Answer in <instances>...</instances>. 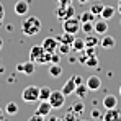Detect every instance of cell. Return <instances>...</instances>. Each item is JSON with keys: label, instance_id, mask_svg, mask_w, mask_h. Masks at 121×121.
Here are the masks:
<instances>
[{"label": "cell", "instance_id": "1", "mask_svg": "<svg viewBox=\"0 0 121 121\" xmlns=\"http://www.w3.org/2000/svg\"><path fill=\"white\" fill-rule=\"evenodd\" d=\"M21 31L26 35V36H35L41 31V20L38 17L31 15V17H26L23 23H21Z\"/></svg>", "mask_w": 121, "mask_h": 121}, {"label": "cell", "instance_id": "2", "mask_svg": "<svg viewBox=\"0 0 121 121\" xmlns=\"http://www.w3.org/2000/svg\"><path fill=\"white\" fill-rule=\"evenodd\" d=\"M80 25H82V21H80V18H77V17H70V18L62 21L64 31H65V33H72V35H77V33L80 31Z\"/></svg>", "mask_w": 121, "mask_h": 121}, {"label": "cell", "instance_id": "3", "mask_svg": "<svg viewBox=\"0 0 121 121\" xmlns=\"http://www.w3.org/2000/svg\"><path fill=\"white\" fill-rule=\"evenodd\" d=\"M70 17H75V8H74V5H59L57 8H56V18L59 21H64L67 20V18H70Z\"/></svg>", "mask_w": 121, "mask_h": 121}, {"label": "cell", "instance_id": "4", "mask_svg": "<svg viewBox=\"0 0 121 121\" xmlns=\"http://www.w3.org/2000/svg\"><path fill=\"white\" fill-rule=\"evenodd\" d=\"M49 103H51L52 110H60L65 103V95L60 90H52L49 95Z\"/></svg>", "mask_w": 121, "mask_h": 121}, {"label": "cell", "instance_id": "5", "mask_svg": "<svg viewBox=\"0 0 121 121\" xmlns=\"http://www.w3.org/2000/svg\"><path fill=\"white\" fill-rule=\"evenodd\" d=\"M21 98L28 103L31 101H38L39 100V87H35V85H28L23 92H21Z\"/></svg>", "mask_w": 121, "mask_h": 121}, {"label": "cell", "instance_id": "6", "mask_svg": "<svg viewBox=\"0 0 121 121\" xmlns=\"http://www.w3.org/2000/svg\"><path fill=\"white\" fill-rule=\"evenodd\" d=\"M35 67H36V62L35 60H28V62H20L17 64V70L21 72V74H26V75H31L35 74Z\"/></svg>", "mask_w": 121, "mask_h": 121}, {"label": "cell", "instance_id": "7", "mask_svg": "<svg viewBox=\"0 0 121 121\" xmlns=\"http://www.w3.org/2000/svg\"><path fill=\"white\" fill-rule=\"evenodd\" d=\"M41 46L44 48L46 52H56L57 46H59V41L56 39V38H44L43 43H41Z\"/></svg>", "mask_w": 121, "mask_h": 121}, {"label": "cell", "instance_id": "8", "mask_svg": "<svg viewBox=\"0 0 121 121\" xmlns=\"http://www.w3.org/2000/svg\"><path fill=\"white\" fill-rule=\"evenodd\" d=\"M13 10H15V13H17L18 17L26 15V13H28V10H30V2H28V0H18V2H15Z\"/></svg>", "mask_w": 121, "mask_h": 121}, {"label": "cell", "instance_id": "9", "mask_svg": "<svg viewBox=\"0 0 121 121\" xmlns=\"http://www.w3.org/2000/svg\"><path fill=\"white\" fill-rule=\"evenodd\" d=\"M93 31L97 35H106V31H108V20H103L101 17H98V20H95V23H93Z\"/></svg>", "mask_w": 121, "mask_h": 121}, {"label": "cell", "instance_id": "10", "mask_svg": "<svg viewBox=\"0 0 121 121\" xmlns=\"http://www.w3.org/2000/svg\"><path fill=\"white\" fill-rule=\"evenodd\" d=\"M75 87H77V83L74 80V75L72 77H69L67 82L62 85V88H60V92L65 95V97H69V95H74V92H75Z\"/></svg>", "mask_w": 121, "mask_h": 121}, {"label": "cell", "instance_id": "11", "mask_svg": "<svg viewBox=\"0 0 121 121\" xmlns=\"http://www.w3.org/2000/svg\"><path fill=\"white\" fill-rule=\"evenodd\" d=\"M103 120L105 121H121V111L118 108H108L103 113Z\"/></svg>", "mask_w": 121, "mask_h": 121}, {"label": "cell", "instance_id": "12", "mask_svg": "<svg viewBox=\"0 0 121 121\" xmlns=\"http://www.w3.org/2000/svg\"><path fill=\"white\" fill-rule=\"evenodd\" d=\"M85 83H87V87H88V90H90V92H95V90H100L101 79L98 77V75H90V77L85 80Z\"/></svg>", "mask_w": 121, "mask_h": 121}, {"label": "cell", "instance_id": "13", "mask_svg": "<svg viewBox=\"0 0 121 121\" xmlns=\"http://www.w3.org/2000/svg\"><path fill=\"white\" fill-rule=\"evenodd\" d=\"M51 110H52V106H51L49 100H39L38 110H36L39 115H43L44 118H48V116H49V113H51Z\"/></svg>", "mask_w": 121, "mask_h": 121}, {"label": "cell", "instance_id": "14", "mask_svg": "<svg viewBox=\"0 0 121 121\" xmlns=\"http://www.w3.org/2000/svg\"><path fill=\"white\" fill-rule=\"evenodd\" d=\"M100 46L103 49H113L116 46V39L113 36H108V35H103V38L100 39Z\"/></svg>", "mask_w": 121, "mask_h": 121}, {"label": "cell", "instance_id": "15", "mask_svg": "<svg viewBox=\"0 0 121 121\" xmlns=\"http://www.w3.org/2000/svg\"><path fill=\"white\" fill-rule=\"evenodd\" d=\"M44 52H46V51H44V48H43L41 44H36V46H31V49H30V59L36 62V59H38L39 56H43Z\"/></svg>", "mask_w": 121, "mask_h": 121}, {"label": "cell", "instance_id": "16", "mask_svg": "<svg viewBox=\"0 0 121 121\" xmlns=\"http://www.w3.org/2000/svg\"><path fill=\"white\" fill-rule=\"evenodd\" d=\"M103 103V108H116L118 106V98L115 97V95H105V98L101 100Z\"/></svg>", "mask_w": 121, "mask_h": 121}, {"label": "cell", "instance_id": "17", "mask_svg": "<svg viewBox=\"0 0 121 121\" xmlns=\"http://www.w3.org/2000/svg\"><path fill=\"white\" fill-rule=\"evenodd\" d=\"M115 12H116V10H115L111 5H105L103 10H101V13H100V17L103 20H111V18L115 17Z\"/></svg>", "mask_w": 121, "mask_h": 121}, {"label": "cell", "instance_id": "18", "mask_svg": "<svg viewBox=\"0 0 121 121\" xmlns=\"http://www.w3.org/2000/svg\"><path fill=\"white\" fill-rule=\"evenodd\" d=\"M88 87H87V83L83 82V83H80V85H77L75 87V92H74V95H77L79 98H85L87 95H88Z\"/></svg>", "mask_w": 121, "mask_h": 121}, {"label": "cell", "instance_id": "19", "mask_svg": "<svg viewBox=\"0 0 121 121\" xmlns=\"http://www.w3.org/2000/svg\"><path fill=\"white\" fill-rule=\"evenodd\" d=\"M70 46H72V51L82 52V51L85 49V39H82V38H75V39H74V43H72Z\"/></svg>", "mask_w": 121, "mask_h": 121}, {"label": "cell", "instance_id": "20", "mask_svg": "<svg viewBox=\"0 0 121 121\" xmlns=\"http://www.w3.org/2000/svg\"><path fill=\"white\" fill-rule=\"evenodd\" d=\"M18 113V105L15 103V101H10V103H7V106H5V115H8V116H13V115H17Z\"/></svg>", "mask_w": 121, "mask_h": 121}, {"label": "cell", "instance_id": "21", "mask_svg": "<svg viewBox=\"0 0 121 121\" xmlns=\"http://www.w3.org/2000/svg\"><path fill=\"white\" fill-rule=\"evenodd\" d=\"M57 51H59L60 56H67V54L72 51V46H70V44H67V43H59V46H57Z\"/></svg>", "mask_w": 121, "mask_h": 121}, {"label": "cell", "instance_id": "22", "mask_svg": "<svg viewBox=\"0 0 121 121\" xmlns=\"http://www.w3.org/2000/svg\"><path fill=\"white\" fill-rule=\"evenodd\" d=\"M49 74H51V77H60L62 75V67H60L59 64H52L51 67H49Z\"/></svg>", "mask_w": 121, "mask_h": 121}, {"label": "cell", "instance_id": "23", "mask_svg": "<svg viewBox=\"0 0 121 121\" xmlns=\"http://www.w3.org/2000/svg\"><path fill=\"white\" fill-rule=\"evenodd\" d=\"M100 44V39L97 36H87L85 38V48H97Z\"/></svg>", "mask_w": 121, "mask_h": 121}, {"label": "cell", "instance_id": "24", "mask_svg": "<svg viewBox=\"0 0 121 121\" xmlns=\"http://www.w3.org/2000/svg\"><path fill=\"white\" fill-rule=\"evenodd\" d=\"M74 39H75V35H72V33H65V31H64V35H62L60 38H57L59 43H67V44H72Z\"/></svg>", "mask_w": 121, "mask_h": 121}, {"label": "cell", "instance_id": "25", "mask_svg": "<svg viewBox=\"0 0 121 121\" xmlns=\"http://www.w3.org/2000/svg\"><path fill=\"white\" fill-rule=\"evenodd\" d=\"M79 18H80V21H95L97 18H98V17H97L95 13H92V12L88 10V12H83L80 17H79Z\"/></svg>", "mask_w": 121, "mask_h": 121}, {"label": "cell", "instance_id": "26", "mask_svg": "<svg viewBox=\"0 0 121 121\" xmlns=\"http://www.w3.org/2000/svg\"><path fill=\"white\" fill-rule=\"evenodd\" d=\"M93 23L95 21H82V25H80V31H83V33H92L93 31Z\"/></svg>", "mask_w": 121, "mask_h": 121}, {"label": "cell", "instance_id": "27", "mask_svg": "<svg viewBox=\"0 0 121 121\" xmlns=\"http://www.w3.org/2000/svg\"><path fill=\"white\" fill-rule=\"evenodd\" d=\"M103 7H105V5H103L101 2H95V3H92V7H90V12H92V13H95L97 17H100Z\"/></svg>", "mask_w": 121, "mask_h": 121}, {"label": "cell", "instance_id": "28", "mask_svg": "<svg viewBox=\"0 0 121 121\" xmlns=\"http://www.w3.org/2000/svg\"><path fill=\"white\" fill-rule=\"evenodd\" d=\"M51 88L49 87H39V100H49V95H51Z\"/></svg>", "mask_w": 121, "mask_h": 121}, {"label": "cell", "instance_id": "29", "mask_svg": "<svg viewBox=\"0 0 121 121\" xmlns=\"http://www.w3.org/2000/svg\"><path fill=\"white\" fill-rule=\"evenodd\" d=\"M83 108H85V106H83V103H82V101H77V103H74V105H72L70 111H74L77 116H80L82 113H83Z\"/></svg>", "mask_w": 121, "mask_h": 121}, {"label": "cell", "instance_id": "30", "mask_svg": "<svg viewBox=\"0 0 121 121\" xmlns=\"http://www.w3.org/2000/svg\"><path fill=\"white\" fill-rule=\"evenodd\" d=\"M51 54H52V52H44L43 56H39V57L36 59V64H49V62H51Z\"/></svg>", "mask_w": 121, "mask_h": 121}, {"label": "cell", "instance_id": "31", "mask_svg": "<svg viewBox=\"0 0 121 121\" xmlns=\"http://www.w3.org/2000/svg\"><path fill=\"white\" fill-rule=\"evenodd\" d=\"M85 65H88V67H97V65H98V59H97V56H88L87 60H85Z\"/></svg>", "mask_w": 121, "mask_h": 121}, {"label": "cell", "instance_id": "32", "mask_svg": "<svg viewBox=\"0 0 121 121\" xmlns=\"http://www.w3.org/2000/svg\"><path fill=\"white\" fill-rule=\"evenodd\" d=\"M90 116H92L93 120H103V113H101L100 110H97V108H93V110L90 111Z\"/></svg>", "mask_w": 121, "mask_h": 121}, {"label": "cell", "instance_id": "33", "mask_svg": "<svg viewBox=\"0 0 121 121\" xmlns=\"http://www.w3.org/2000/svg\"><path fill=\"white\" fill-rule=\"evenodd\" d=\"M77 118H79V116H77L74 111H69V113H65V115H64V120H72V121H75Z\"/></svg>", "mask_w": 121, "mask_h": 121}, {"label": "cell", "instance_id": "34", "mask_svg": "<svg viewBox=\"0 0 121 121\" xmlns=\"http://www.w3.org/2000/svg\"><path fill=\"white\" fill-rule=\"evenodd\" d=\"M59 60H60V54H56V52L51 54V64H59Z\"/></svg>", "mask_w": 121, "mask_h": 121}, {"label": "cell", "instance_id": "35", "mask_svg": "<svg viewBox=\"0 0 121 121\" xmlns=\"http://www.w3.org/2000/svg\"><path fill=\"white\" fill-rule=\"evenodd\" d=\"M30 120L31 121H35V120H44V116H43V115H39V113H38V111H36V113H35V115H31V118H30Z\"/></svg>", "mask_w": 121, "mask_h": 121}, {"label": "cell", "instance_id": "36", "mask_svg": "<svg viewBox=\"0 0 121 121\" xmlns=\"http://www.w3.org/2000/svg\"><path fill=\"white\" fill-rule=\"evenodd\" d=\"M3 18H5V8H3V3L0 2V23H2Z\"/></svg>", "mask_w": 121, "mask_h": 121}, {"label": "cell", "instance_id": "37", "mask_svg": "<svg viewBox=\"0 0 121 121\" xmlns=\"http://www.w3.org/2000/svg\"><path fill=\"white\" fill-rule=\"evenodd\" d=\"M74 80H75V83H77V85H80V83H83V79H82L80 75H74Z\"/></svg>", "mask_w": 121, "mask_h": 121}, {"label": "cell", "instance_id": "38", "mask_svg": "<svg viewBox=\"0 0 121 121\" xmlns=\"http://www.w3.org/2000/svg\"><path fill=\"white\" fill-rule=\"evenodd\" d=\"M56 2H57L59 5H69V3H70L72 0H56Z\"/></svg>", "mask_w": 121, "mask_h": 121}, {"label": "cell", "instance_id": "39", "mask_svg": "<svg viewBox=\"0 0 121 121\" xmlns=\"http://www.w3.org/2000/svg\"><path fill=\"white\" fill-rule=\"evenodd\" d=\"M5 120V113H2V110H0V121Z\"/></svg>", "mask_w": 121, "mask_h": 121}, {"label": "cell", "instance_id": "40", "mask_svg": "<svg viewBox=\"0 0 121 121\" xmlns=\"http://www.w3.org/2000/svg\"><path fill=\"white\" fill-rule=\"evenodd\" d=\"M3 72H5V67H3V65L0 64V74H3Z\"/></svg>", "mask_w": 121, "mask_h": 121}, {"label": "cell", "instance_id": "41", "mask_svg": "<svg viewBox=\"0 0 121 121\" xmlns=\"http://www.w3.org/2000/svg\"><path fill=\"white\" fill-rule=\"evenodd\" d=\"M118 12H120V13H121V0H120V2H118Z\"/></svg>", "mask_w": 121, "mask_h": 121}, {"label": "cell", "instance_id": "42", "mask_svg": "<svg viewBox=\"0 0 121 121\" xmlns=\"http://www.w3.org/2000/svg\"><path fill=\"white\" fill-rule=\"evenodd\" d=\"M3 48V39H2V36H0V49Z\"/></svg>", "mask_w": 121, "mask_h": 121}, {"label": "cell", "instance_id": "43", "mask_svg": "<svg viewBox=\"0 0 121 121\" xmlns=\"http://www.w3.org/2000/svg\"><path fill=\"white\" fill-rule=\"evenodd\" d=\"M87 2H90V0H79V3H87Z\"/></svg>", "mask_w": 121, "mask_h": 121}, {"label": "cell", "instance_id": "44", "mask_svg": "<svg viewBox=\"0 0 121 121\" xmlns=\"http://www.w3.org/2000/svg\"><path fill=\"white\" fill-rule=\"evenodd\" d=\"M120 95H121V85H120Z\"/></svg>", "mask_w": 121, "mask_h": 121}]
</instances>
